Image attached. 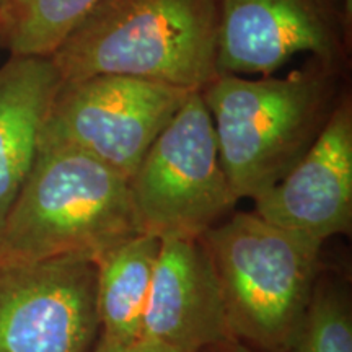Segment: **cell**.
Wrapping results in <instances>:
<instances>
[{
    "label": "cell",
    "instance_id": "obj_11",
    "mask_svg": "<svg viewBox=\"0 0 352 352\" xmlns=\"http://www.w3.org/2000/svg\"><path fill=\"white\" fill-rule=\"evenodd\" d=\"M60 82L50 57L10 56L0 65V235L36 162Z\"/></svg>",
    "mask_w": 352,
    "mask_h": 352
},
{
    "label": "cell",
    "instance_id": "obj_3",
    "mask_svg": "<svg viewBox=\"0 0 352 352\" xmlns=\"http://www.w3.org/2000/svg\"><path fill=\"white\" fill-rule=\"evenodd\" d=\"M138 233L129 178L77 148H39L0 235V263H95Z\"/></svg>",
    "mask_w": 352,
    "mask_h": 352
},
{
    "label": "cell",
    "instance_id": "obj_2",
    "mask_svg": "<svg viewBox=\"0 0 352 352\" xmlns=\"http://www.w3.org/2000/svg\"><path fill=\"white\" fill-rule=\"evenodd\" d=\"M219 0H98L50 56L60 80L124 76L201 91L219 76Z\"/></svg>",
    "mask_w": 352,
    "mask_h": 352
},
{
    "label": "cell",
    "instance_id": "obj_7",
    "mask_svg": "<svg viewBox=\"0 0 352 352\" xmlns=\"http://www.w3.org/2000/svg\"><path fill=\"white\" fill-rule=\"evenodd\" d=\"M219 76L267 77L297 54L349 67L346 0H219Z\"/></svg>",
    "mask_w": 352,
    "mask_h": 352
},
{
    "label": "cell",
    "instance_id": "obj_18",
    "mask_svg": "<svg viewBox=\"0 0 352 352\" xmlns=\"http://www.w3.org/2000/svg\"><path fill=\"white\" fill-rule=\"evenodd\" d=\"M346 6L349 8V12H352V0H346Z\"/></svg>",
    "mask_w": 352,
    "mask_h": 352
},
{
    "label": "cell",
    "instance_id": "obj_9",
    "mask_svg": "<svg viewBox=\"0 0 352 352\" xmlns=\"http://www.w3.org/2000/svg\"><path fill=\"white\" fill-rule=\"evenodd\" d=\"M259 217L324 243L352 230V95L342 94L305 155L254 197Z\"/></svg>",
    "mask_w": 352,
    "mask_h": 352
},
{
    "label": "cell",
    "instance_id": "obj_13",
    "mask_svg": "<svg viewBox=\"0 0 352 352\" xmlns=\"http://www.w3.org/2000/svg\"><path fill=\"white\" fill-rule=\"evenodd\" d=\"M98 0H13L0 16L10 56L50 57Z\"/></svg>",
    "mask_w": 352,
    "mask_h": 352
},
{
    "label": "cell",
    "instance_id": "obj_4",
    "mask_svg": "<svg viewBox=\"0 0 352 352\" xmlns=\"http://www.w3.org/2000/svg\"><path fill=\"white\" fill-rule=\"evenodd\" d=\"M199 240L217 276L233 336L258 351L284 352L307 315L323 243L256 212H235Z\"/></svg>",
    "mask_w": 352,
    "mask_h": 352
},
{
    "label": "cell",
    "instance_id": "obj_14",
    "mask_svg": "<svg viewBox=\"0 0 352 352\" xmlns=\"http://www.w3.org/2000/svg\"><path fill=\"white\" fill-rule=\"evenodd\" d=\"M284 352H352V307L344 285L318 277L300 329Z\"/></svg>",
    "mask_w": 352,
    "mask_h": 352
},
{
    "label": "cell",
    "instance_id": "obj_16",
    "mask_svg": "<svg viewBox=\"0 0 352 352\" xmlns=\"http://www.w3.org/2000/svg\"><path fill=\"white\" fill-rule=\"evenodd\" d=\"M199 352H263V351L254 349V347L245 344V342H241L240 340H228V341L219 342V344L206 347V349H202Z\"/></svg>",
    "mask_w": 352,
    "mask_h": 352
},
{
    "label": "cell",
    "instance_id": "obj_17",
    "mask_svg": "<svg viewBox=\"0 0 352 352\" xmlns=\"http://www.w3.org/2000/svg\"><path fill=\"white\" fill-rule=\"evenodd\" d=\"M13 3V0H0V16L7 12V8Z\"/></svg>",
    "mask_w": 352,
    "mask_h": 352
},
{
    "label": "cell",
    "instance_id": "obj_12",
    "mask_svg": "<svg viewBox=\"0 0 352 352\" xmlns=\"http://www.w3.org/2000/svg\"><path fill=\"white\" fill-rule=\"evenodd\" d=\"M160 239L138 233L95 261L100 336L109 341L142 338V324Z\"/></svg>",
    "mask_w": 352,
    "mask_h": 352
},
{
    "label": "cell",
    "instance_id": "obj_10",
    "mask_svg": "<svg viewBox=\"0 0 352 352\" xmlns=\"http://www.w3.org/2000/svg\"><path fill=\"white\" fill-rule=\"evenodd\" d=\"M142 338L179 352L236 340L209 254L199 239H160Z\"/></svg>",
    "mask_w": 352,
    "mask_h": 352
},
{
    "label": "cell",
    "instance_id": "obj_1",
    "mask_svg": "<svg viewBox=\"0 0 352 352\" xmlns=\"http://www.w3.org/2000/svg\"><path fill=\"white\" fill-rule=\"evenodd\" d=\"M347 88V69L316 57L285 77L217 76L202 88L233 197L254 199L280 182Z\"/></svg>",
    "mask_w": 352,
    "mask_h": 352
},
{
    "label": "cell",
    "instance_id": "obj_5",
    "mask_svg": "<svg viewBox=\"0 0 352 352\" xmlns=\"http://www.w3.org/2000/svg\"><path fill=\"white\" fill-rule=\"evenodd\" d=\"M129 188L140 230L157 239H199L235 208L201 91H191L153 140Z\"/></svg>",
    "mask_w": 352,
    "mask_h": 352
},
{
    "label": "cell",
    "instance_id": "obj_8",
    "mask_svg": "<svg viewBox=\"0 0 352 352\" xmlns=\"http://www.w3.org/2000/svg\"><path fill=\"white\" fill-rule=\"evenodd\" d=\"M95 263H0V352H90L100 336Z\"/></svg>",
    "mask_w": 352,
    "mask_h": 352
},
{
    "label": "cell",
    "instance_id": "obj_6",
    "mask_svg": "<svg viewBox=\"0 0 352 352\" xmlns=\"http://www.w3.org/2000/svg\"><path fill=\"white\" fill-rule=\"evenodd\" d=\"M191 91L108 74L60 82L44 120L39 148H77L131 178Z\"/></svg>",
    "mask_w": 352,
    "mask_h": 352
},
{
    "label": "cell",
    "instance_id": "obj_15",
    "mask_svg": "<svg viewBox=\"0 0 352 352\" xmlns=\"http://www.w3.org/2000/svg\"><path fill=\"white\" fill-rule=\"evenodd\" d=\"M90 352H179L173 349V347L162 344V342L145 340V338H139L134 341H109L104 338L98 336V340L91 347Z\"/></svg>",
    "mask_w": 352,
    "mask_h": 352
}]
</instances>
